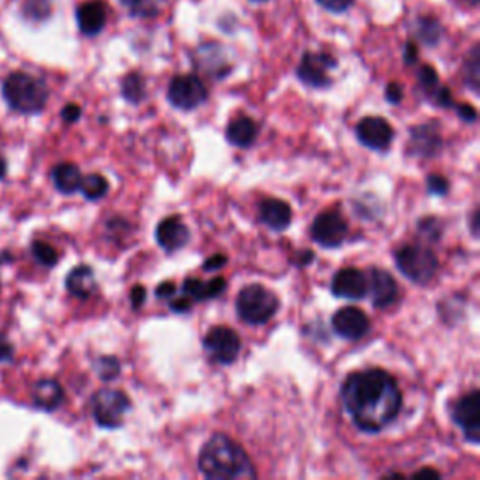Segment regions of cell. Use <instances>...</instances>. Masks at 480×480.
I'll return each mask as SVG.
<instances>
[{"mask_svg": "<svg viewBox=\"0 0 480 480\" xmlns=\"http://www.w3.org/2000/svg\"><path fill=\"white\" fill-rule=\"evenodd\" d=\"M443 146V137L439 132V126L434 122L415 126L411 130L410 141V154L418 158H432L439 154Z\"/></svg>", "mask_w": 480, "mask_h": 480, "instance_id": "obj_17", "label": "cell"}, {"mask_svg": "<svg viewBox=\"0 0 480 480\" xmlns=\"http://www.w3.org/2000/svg\"><path fill=\"white\" fill-rule=\"evenodd\" d=\"M51 178H53V184L54 188H57L61 194H76L79 190V184H81V171L76 163H59L57 168L53 170L51 173Z\"/></svg>", "mask_w": 480, "mask_h": 480, "instance_id": "obj_25", "label": "cell"}, {"mask_svg": "<svg viewBox=\"0 0 480 480\" xmlns=\"http://www.w3.org/2000/svg\"><path fill=\"white\" fill-rule=\"evenodd\" d=\"M278 308V297L261 284L246 286L236 297L238 318L248 325H265L276 316Z\"/></svg>", "mask_w": 480, "mask_h": 480, "instance_id": "obj_4", "label": "cell"}, {"mask_svg": "<svg viewBox=\"0 0 480 480\" xmlns=\"http://www.w3.org/2000/svg\"><path fill=\"white\" fill-rule=\"evenodd\" d=\"M226 263H228V257L224 253H216V255L209 257L205 263H203V269H205V270H219Z\"/></svg>", "mask_w": 480, "mask_h": 480, "instance_id": "obj_39", "label": "cell"}, {"mask_svg": "<svg viewBox=\"0 0 480 480\" xmlns=\"http://www.w3.org/2000/svg\"><path fill=\"white\" fill-rule=\"evenodd\" d=\"M95 370H96L100 379L113 381V379H117L120 376L122 366H120L117 357H100L96 360V364H95Z\"/></svg>", "mask_w": 480, "mask_h": 480, "instance_id": "obj_29", "label": "cell"}, {"mask_svg": "<svg viewBox=\"0 0 480 480\" xmlns=\"http://www.w3.org/2000/svg\"><path fill=\"white\" fill-rule=\"evenodd\" d=\"M175 284L173 282H161L158 287H156V297L158 299H171L175 294Z\"/></svg>", "mask_w": 480, "mask_h": 480, "instance_id": "obj_43", "label": "cell"}, {"mask_svg": "<svg viewBox=\"0 0 480 480\" xmlns=\"http://www.w3.org/2000/svg\"><path fill=\"white\" fill-rule=\"evenodd\" d=\"M418 36L424 44L428 46H435L439 42L441 36V27L437 21L434 20H420L418 21Z\"/></svg>", "mask_w": 480, "mask_h": 480, "instance_id": "obj_33", "label": "cell"}, {"mask_svg": "<svg viewBox=\"0 0 480 480\" xmlns=\"http://www.w3.org/2000/svg\"><path fill=\"white\" fill-rule=\"evenodd\" d=\"M439 476H441V475H439L435 469H430V468L420 469V471L413 473V478H439Z\"/></svg>", "mask_w": 480, "mask_h": 480, "instance_id": "obj_47", "label": "cell"}, {"mask_svg": "<svg viewBox=\"0 0 480 480\" xmlns=\"http://www.w3.org/2000/svg\"><path fill=\"white\" fill-rule=\"evenodd\" d=\"M458 115L461 120L466 122H475L476 120V109L469 103H459L458 105Z\"/></svg>", "mask_w": 480, "mask_h": 480, "instance_id": "obj_41", "label": "cell"}, {"mask_svg": "<svg viewBox=\"0 0 480 480\" xmlns=\"http://www.w3.org/2000/svg\"><path fill=\"white\" fill-rule=\"evenodd\" d=\"M478 78H480V57H478V46L471 49L469 59L466 61V81L473 88V92H478Z\"/></svg>", "mask_w": 480, "mask_h": 480, "instance_id": "obj_32", "label": "cell"}, {"mask_svg": "<svg viewBox=\"0 0 480 480\" xmlns=\"http://www.w3.org/2000/svg\"><path fill=\"white\" fill-rule=\"evenodd\" d=\"M452 420L464 432L469 443L480 441V393L471 391L469 394L461 396L451 410Z\"/></svg>", "mask_w": 480, "mask_h": 480, "instance_id": "obj_10", "label": "cell"}, {"mask_svg": "<svg viewBox=\"0 0 480 480\" xmlns=\"http://www.w3.org/2000/svg\"><path fill=\"white\" fill-rule=\"evenodd\" d=\"M3 90H4V98L8 105L25 115L40 113V111L46 107L47 96H49L44 81L36 79L23 71L12 73V76L4 81Z\"/></svg>", "mask_w": 480, "mask_h": 480, "instance_id": "obj_3", "label": "cell"}, {"mask_svg": "<svg viewBox=\"0 0 480 480\" xmlns=\"http://www.w3.org/2000/svg\"><path fill=\"white\" fill-rule=\"evenodd\" d=\"M368 293L372 294V304L376 308H386L398 299V284L391 272L383 269H372L368 272Z\"/></svg>", "mask_w": 480, "mask_h": 480, "instance_id": "obj_16", "label": "cell"}, {"mask_svg": "<svg viewBox=\"0 0 480 480\" xmlns=\"http://www.w3.org/2000/svg\"><path fill=\"white\" fill-rule=\"evenodd\" d=\"M156 240L161 250L175 253L190 243V229L178 216H170L158 224Z\"/></svg>", "mask_w": 480, "mask_h": 480, "instance_id": "obj_15", "label": "cell"}, {"mask_svg": "<svg viewBox=\"0 0 480 480\" xmlns=\"http://www.w3.org/2000/svg\"><path fill=\"white\" fill-rule=\"evenodd\" d=\"M32 401L44 411H54L64 401V389L59 381L42 379L34 385Z\"/></svg>", "mask_w": 480, "mask_h": 480, "instance_id": "obj_21", "label": "cell"}, {"mask_svg": "<svg viewBox=\"0 0 480 480\" xmlns=\"http://www.w3.org/2000/svg\"><path fill=\"white\" fill-rule=\"evenodd\" d=\"M342 401L359 430L377 434L398 417L401 391L389 372L370 368L351 374L343 381Z\"/></svg>", "mask_w": 480, "mask_h": 480, "instance_id": "obj_1", "label": "cell"}, {"mask_svg": "<svg viewBox=\"0 0 480 480\" xmlns=\"http://www.w3.org/2000/svg\"><path fill=\"white\" fill-rule=\"evenodd\" d=\"M226 137L231 145L240 146V149H248L257 139V124L250 117H236L229 122Z\"/></svg>", "mask_w": 480, "mask_h": 480, "instance_id": "obj_24", "label": "cell"}, {"mask_svg": "<svg viewBox=\"0 0 480 480\" xmlns=\"http://www.w3.org/2000/svg\"><path fill=\"white\" fill-rule=\"evenodd\" d=\"M194 64L197 66V70L207 73L209 78H214V79L226 78L231 71V66L228 64V59H226V53L218 44H205L203 47H199L194 54Z\"/></svg>", "mask_w": 480, "mask_h": 480, "instance_id": "obj_18", "label": "cell"}, {"mask_svg": "<svg viewBox=\"0 0 480 480\" xmlns=\"http://www.w3.org/2000/svg\"><path fill=\"white\" fill-rule=\"evenodd\" d=\"M432 98L441 107H452V95H451V90L445 87H439L432 95Z\"/></svg>", "mask_w": 480, "mask_h": 480, "instance_id": "obj_37", "label": "cell"}, {"mask_svg": "<svg viewBox=\"0 0 480 480\" xmlns=\"http://www.w3.org/2000/svg\"><path fill=\"white\" fill-rule=\"evenodd\" d=\"M78 23L83 34L96 36L105 27V8L98 0H90L78 10Z\"/></svg>", "mask_w": 480, "mask_h": 480, "instance_id": "obj_23", "label": "cell"}, {"mask_svg": "<svg viewBox=\"0 0 480 480\" xmlns=\"http://www.w3.org/2000/svg\"><path fill=\"white\" fill-rule=\"evenodd\" d=\"M260 216L265 226L274 231H284L289 228L293 212L291 207L282 199H265L260 205Z\"/></svg>", "mask_w": 480, "mask_h": 480, "instance_id": "obj_20", "label": "cell"}, {"mask_svg": "<svg viewBox=\"0 0 480 480\" xmlns=\"http://www.w3.org/2000/svg\"><path fill=\"white\" fill-rule=\"evenodd\" d=\"M168 98L173 107L182 111H192L207 102L209 90L197 76L188 73V76L173 78L168 88Z\"/></svg>", "mask_w": 480, "mask_h": 480, "instance_id": "obj_7", "label": "cell"}, {"mask_svg": "<svg viewBox=\"0 0 480 480\" xmlns=\"http://www.w3.org/2000/svg\"><path fill=\"white\" fill-rule=\"evenodd\" d=\"M357 137L368 149L385 153L394 141V130L383 117H364L357 124Z\"/></svg>", "mask_w": 480, "mask_h": 480, "instance_id": "obj_12", "label": "cell"}, {"mask_svg": "<svg viewBox=\"0 0 480 480\" xmlns=\"http://www.w3.org/2000/svg\"><path fill=\"white\" fill-rule=\"evenodd\" d=\"M252 3H267V0H252Z\"/></svg>", "mask_w": 480, "mask_h": 480, "instance_id": "obj_51", "label": "cell"}, {"mask_svg": "<svg viewBox=\"0 0 480 480\" xmlns=\"http://www.w3.org/2000/svg\"><path fill=\"white\" fill-rule=\"evenodd\" d=\"M228 282L218 276V278H212L211 282H201L197 278H186L182 284V291L190 301H209V299H216L219 297L221 293L226 291Z\"/></svg>", "mask_w": 480, "mask_h": 480, "instance_id": "obj_22", "label": "cell"}, {"mask_svg": "<svg viewBox=\"0 0 480 480\" xmlns=\"http://www.w3.org/2000/svg\"><path fill=\"white\" fill-rule=\"evenodd\" d=\"M426 186H428V192L432 195L443 197V195L449 194V180L441 175H430L426 180Z\"/></svg>", "mask_w": 480, "mask_h": 480, "instance_id": "obj_35", "label": "cell"}, {"mask_svg": "<svg viewBox=\"0 0 480 480\" xmlns=\"http://www.w3.org/2000/svg\"><path fill=\"white\" fill-rule=\"evenodd\" d=\"M336 68V59L328 53H304L297 68V78L311 88H327L332 85L328 71Z\"/></svg>", "mask_w": 480, "mask_h": 480, "instance_id": "obj_9", "label": "cell"}, {"mask_svg": "<svg viewBox=\"0 0 480 480\" xmlns=\"http://www.w3.org/2000/svg\"><path fill=\"white\" fill-rule=\"evenodd\" d=\"M418 83H420L424 92H428V95H434V92L439 88L437 71L432 66H422L420 71H418Z\"/></svg>", "mask_w": 480, "mask_h": 480, "instance_id": "obj_34", "label": "cell"}, {"mask_svg": "<svg viewBox=\"0 0 480 480\" xmlns=\"http://www.w3.org/2000/svg\"><path fill=\"white\" fill-rule=\"evenodd\" d=\"M313 257H316V255H313V252H310V250L302 252V253H301V257H299V265H301V267L310 265V263L313 261Z\"/></svg>", "mask_w": 480, "mask_h": 480, "instance_id": "obj_48", "label": "cell"}, {"mask_svg": "<svg viewBox=\"0 0 480 480\" xmlns=\"http://www.w3.org/2000/svg\"><path fill=\"white\" fill-rule=\"evenodd\" d=\"M145 299H146V289H145L143 286H136V287L132 289V293H130L132 308H134V310L141 308V306H143V302H145Z\"/></svg>", "mask_w": 480, "mask_h": 480, "instance_id": "obj_42", "label": "cell"}, {"mask_svg": "<svg viewBox=\"0 0 480 480\" xmlns=\"http://www.w3.org/2000/svg\"><path fill=\"white\" fill-rule=\"evenodd\" d=\"M418 233L420 236L426 240V243H437V240L441 238V233H443V226L441 221L434 216L430 218H422L418 221Z\"/></svg>", "mask_w": 480, "mask_h": 480, "instance_id": "obj_31", "label": "cell"}, {"mask_svg": "<svg viewBox=\"0 0 480 480\" xmlns=\"http://www.w3.org/2000/svg\"><path fill=\"white\" fill-rule=\"evenodd\" d=\"M469 3H473V4H476V3H478V0H469Z\"/></svg>", "mask_w": 480, "mask_h": 480, "instance_id": "obj_52", "label": "cell"}, {"mask_svg": "<svg viewBox=\"0 0 480 480\" xmlns=\"http://www.w3.org/2000/svg\"><path fill=\"white\" fill-rule=\"evenodd\" d=\"M32 255H34V260L44 267H54L59 263L57 250L47 243H42V240H36V243L32 244Z\"/></svg>", "mask_w": 480, "mask_h": 480, "instance_id": "obj_30", "label": "cell"}, {"mask_svg": "<svg viewBox=\"0 0 480 480\" xmlns=\"http://www.w3.org/2000/svg\"><path fill=\"white\" fill-rule=\"evenodd\" d=\"M478 214H480V212L475 211V212H473V219H471V229H473V235H475V236L478 235Z\"/></svg>", "mask_w": 480, "mask_h": 480, "instance_id": "obj_49", "label": "cell"}, {"mask_svg": "<svg viewBox=\"0 0 480 480\" xmlns=\"http://www.w3.org/2000/svg\"><path fill=\"white\" fill-rule=\"evenodd\" d=\"M171 310L177 311V313H188L192 310V301L188 297H184V299H177V301H171L170 302Z\"/></svg>", "mask_w": 480, "mask_h": 480, "instance_id": "obj_44", "label": "cell"}, {"mask_svg": "<svg viewBox=\"0 0 480 480\" xmlns=\"http://www.w3.org/2000/svg\"><path fill=\"white\" fill-rule=\"evenodd\" d=\"M120 3L137 17H154L161 12L168 0H120Z\"/></svg>", "mask_w": 480, "mask_h": 480, "instance_id": "obj_28", "label": "cell"}, {"mask_svg": "<svg viewBox=\"0 0 480 480\" xmlns=\"http://www.w3.org/2000/svg\"><path fill=\"white\" fill-rule=\"evenodd\" d=\"M400 272L418 286H428L437 274L439 263L435 253L422 244H408L396 252Z\"/></svg>", "mask_w": 480, "mask_h": 480, "instance_id": "obj_5", "label": "cell"}, {"mask_svg": "<svg viewBox=\"0 0 480 480\" xmlns=\"http://www.w3.org/2000/svg\"><path fill=\"white\" fill-rule=\"evenodd\" d=\"M79 117H81V107L76 105V103H68V105L62 109V119H64L68 124L78 122Z\"/></svg>", "mask_w": 480, "mask_h": 480, "instance_id": "obj_38", "label": "cell"}, {"mask_svg": "<svg viewBox=\"0 0 480 480\" xmlns=\"http://www.w3.org/2000/svg\"><path fill=\"white\" fill-rule=\"evenodd\" d=\"M385 96H386V100H389L391 103L396 105V103H400L401 98H403V90H401V87H400L398 83H391L389 87H386Z\"/></svg>", "mask_w": 480, "mask_h": 480, "instance_id": "obj_40", "label": "cell"}, {"mask_svg": "<svg viewBox=\"0 0 480 480\" xmlns=\"http://www.w3.org/2000/svg\"><path fill=\"white\" fill-rule=\"evenodd\" d=\"M79 190L83 192V195L88 201H98V199L107 195L109 182L102 175H96V173L95 175H87V177L81 178Z\"/></svg>", "mask_w": 480, "mask_h": 480, "instance_id": "obj_26", "label": "cell"}, {"mask_svg": "<svg viewBox=\"0 0 480 480\" xmlns=\"http://www.w3.org/2000/svg\"><path fill=\"white\" fill-rule=\"evenodd\" d=\"M199 469L211 480H240L257 476L246 451L226 434H216L203 445L199 452Z\"/></svg>", "mask_w": 480, "mask_h": 480, "instance_id": "obj_2", "label": "cell"}, {"mask_svg": "<svg viewBox=\"0 0 480 480\" xmlns=\"http://www.w3.org/2000/svg\"><path fill=\"white\" fill-rule=\"evenodd\" d=\"M207 355L219 364H233L240 353V338L229 327H214L203 340Z\"/></svg>", "mask_w": 480, "mask_h": 480, "instance_id": "obj_8", "label": "cell"}, {"mask_svg": "<svg viewBox=\"0 0 480 480\" xmlns=\"http://www.w3.org/2000/svg\"><path fill=\"white\" fill-rule=\"evenodd\" d=\"M96 276L88 265H79L73 269L66 278V289L71 297L87 301L96 293Z\"/></svg>", "mask_w": 480, "mask_h": 480, "instance_id": "obj_19", "label": "cell"}, {"mask_svg": "<svg viewBox=\"0 0 480 480\" xmlns=\"http://www.w3.org/2000/svg\"><path fill=\"white\" fill-rule=\"evenodd\" d=\"M332 293L345 301H362L368 294V278L359 269H340L330 284Z\"/></svg>", "mask_w": 480, "mask_h": 480, "instance_id": "obj_14", "label": "cell"}, {"mask_svg": "<svg viewBox=\"0 0 480 480\" xmlns=\"http://www.w3.org/2000/svg\"><path fill=\"white\" fill-rule=\"evenodd\" d=\"M332 328L336 335L345 340H360L370 330V319L366 313L355 306L342 308L332 318Z\"/></svg>", "mask_w": 480, "mask_h": 480, "instance_id": "obj_13", "label": "cell"}, {"mask_svg": "<svg viewBox=\"0 0 480 480\" xmlns=\"http://www.w3.org/2000/svg\"><path fill=\"white\" fill-rule=\"evenodd\" d=\"M345 236H347V221L340 212L328 211L313 219L311 238L323 248H336L343 244Z\"/></svg>", "mask_w": 480, "mask_h": 480, "instance_id": "obj_11", "label": "cell"}, {"mask_svg": "<svg viewBox=\"0 0 480 480\" xmlns=\"http://www.w3.org/2000/svg\"><path fill=\"white\" fill-rule=\"evenodd\" d=\"M132 410V400L126 393L115 389H103L92 396V417L102 428H119L124 415Z\"/></svg>", "mask_w": 480, "mask_h": 480, "instance_id": "obj_6", "label": "cell"}, {"mask_svg": "<svg viewBox=\"0 0 480 480\" xmlns=\"http://www.w3.org/2000/svg\"><path fill=\"white\" fill-rule=\"evenodd\" d=\"M403 59L408 64L417 62V47H415V44H408V47H405V57Z\"/></svg>", "mask_w": 480, "mask_h": 480, "instance_id": "obj_46", "label": "cell"}, {"mask_svg": "<svg viewBox=\"0 0 480 480\" xmlns=\"http://www.w3.org/2000/svg\"><path fill=\"white\" fill-rule=\"evenodd\" d=\"M12 357H13V347H12V343L6 338L0 336V362H6Z\"/></svg>", "mask_w": 480, "mask_h": 480, "instance_id": "obj_45", "label": "cell"}, {"mask_svg": "<svg viewBox=\"0 0 480 480\" xmlns=\"http://www.w3.org/2000/svg\"><path fill=\"white\" fill-rule=\"evenodd\" d=\"M4 177H6V161L3 156H0V180H3Z\"/></svg>", "mask_w": 480, "mask_h": 480, "instance_id": "obj_50", "label": "cell"}, {"mask_svg": "<svg viewBox=\"0 0 480 480\" xmlns=\"http://www.w3.org/2000/svg\"><path fill=\"white\" fill-rule=\"evenodd\" d=\"M122 96L130 103H139L145 98V79L141 78V73L132 71L122 79Z\"/></svg>", "mask_w": 480, "mask_h": 480, "instance_id": "obj_27", "label": "cell"}, {"mask_svg": "<svg viewBox=\"0 0 480 480\" xmlns=\"http://www.w3.org/2000/svg\"><path fill=\"white\" fill-rule=\"evenodd\" d=\"M318 3L328 10V12H335V13H340V12H345L351 8V4L355 3V0H318Z\"/></svg>", "mask_w": 480, "mask_h": 480, "instance_id": "obj_36", "label": "cell"}]
</instances>
